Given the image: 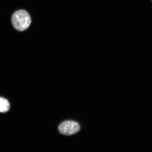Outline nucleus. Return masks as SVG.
I'll return each mask as SVG.
<instances>
[{
  "mask_svg": "<svg viewBox=\"0 0 152 152\" xmlns=\"http://www.w3.org/2000/svg\"><path fill=\"white\" fill-rule=\"evenodd\" d=\"M13 27L19 31L27 29L31 24V16L27 11L20 9L15 12L11 17Z\"/></svg>",
  "mask_w": 152,
  "mask_h": 152,
  "instance_id": "nucleus-1",
  "label": "nucleus"
},
{
  "mask_svg": "<svg viewBox=\"0 0 152 152\" xmlns=\"http://www.w3.org/2000/svg\"><path fill=\"white\" fill-rule=\"evenodd\" d=\"M80 127L79 123L76 121H67L61 123L58 127L59 132L66 136H71L78 132Z\"/></svg>",
  "mask_w": 152,
  "mask_h": 152,
  "instance_id": "nucleus-2",
  "label": "nucleus"
},
{
  "mask_svg": "<svg viewBox=\"0 0 152 152\" xmlns=\"http://www.w3.org/2000/svg\"><path fill=\"white\" fill-rule=\"evenodd\" d=\"M10 108V104L8 100L0 97V112L5 113L8 111Z\"/></svg>",
  "mask_w": 152,
  "mask_h": 152,
  "instance_id": "nucleus-3",
  "label": "nucleus"
},
{
  "mask_svg": "<svg viewBox=\"0 0 152 152\" xmlns=\"http://www.w3.org/2000/svg\"></svg>",
  "mask_w": 152,
  "mask_h": 152,
  "instance_id": "nucleus-4",
  "label": "nucleus"
}]
</instances>
